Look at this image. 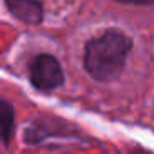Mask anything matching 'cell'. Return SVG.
I'll return each mask as SVG.
<instances>
[{"label":"cell","instance_id":"cell-1","mask_svg":"<svg viewBox=\"0 0 154 154\" xmlns=\"http://www.w3.org/2000/svg\"><path fill=\"white\" fill-rule=\"evenodd\" d=\"M131 50L133 40L123 32L109 28L86 42L83 66L93 80L101 83L113 81L123 73Z\"/></svg>","mask_w":154,"mask_h":154},{"label":"cell","instance_id":"cell-2","mask_svg":"<svg viewBox=\"0 0 154 154\" xmlns=\"http://www.w3.org/2000/svg\"><path fill=\"white\" fill-rule=\"evenodd\" d=\"M80 131L68 121L55 116H38L23 131V143L28 146L47 144L50 139H81Z\"/></svg>","mask_w":154,"mask_h":154},{"label":"cell","instance_id":"cell-3","mask_svg":"<svg viewBox=\"0 0 154 154\" xmlns=\"http://www.w3.org/2000/svg\"><path fill=\"white\" fill-rule=\"evenodd\" d=\"M28 80L35 90L50 93L63 86L65 73L57 57L50 53H38L28 65Z\"/></svg>","mask_w":154,"mask_h":154},{"label":"cell","instance_id":"cell-4","mask_svg":"<svg viewBox=\"0 0 154 154\" xmlns=\"http://www.w3.org/2000/svg\"><path fill=\"white\" fill-rule=\"evenodd\" d=\"M7 10L14 18L25 25H37L43 23L45 7L42 0H4Z\"/></svg>","mask_w":154,"mask_h":154},{"label":"cell","instance_id":"cell-5","mask_svg":"<svg viewBox=\"0 0 154 154\" xmlns=\"http://www.w3.org/2000/svg\"><path fill=\"white\" fill-rule=\"evenodd\" d=\"M17 129V114L15 108L8 100L0 98V141L5 147L10 146Z\"/></svg>","mask_w":154,"mask_h":154},{"label":"cell","instance_id":"cell-6","mask_svg":"<svg viewBox=\"0 0 154 154\" xmlns=\"http://www.w3.org/2000/svg\"><path fill=\"white\" fill-rule=\"evenodd\" d=\"M118 4H128V5H151L154 0H114Z\"/></svg>","mask_w":154,"mask_h":154},{"label":"cell","instance_id":"cell-7","mask_svg":"<svg viewBox=\"0 0 154 154\" xmlns=\"http://www.w3.org/2000/svg\"><path fill=\"white\" fill-rule=\"evenodd\" d=\"M129 154H154V152H151V151H147V149H143V147H139V149H134L133 152H129Z\"/></svg>","mask_w":154,"mask_h":154}]
</instances>
